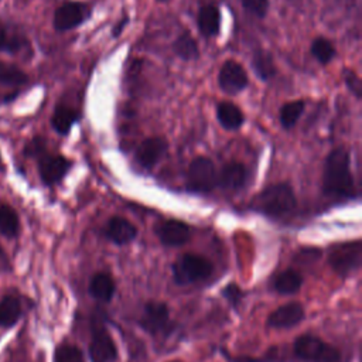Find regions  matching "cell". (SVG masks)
Wrapping results in <instances>:
<instances>
[{
	"mask_svg": "<svg viewBox=\"0 0 362 362\" xmlns=\"http://www.w3.org/2000/svg\"><path fill=\"white\" fill-rule=\"evenodd\" d=\"M323 191L326 196L334 198L352 200L356 197L349 153L347 149L337 148L326 157L323 168Z\"/></svg>",
	"mask_w": 362,
	"mask_h": 362,
	"instance_id": "6da1fadb",
	"label": "cell"
},
{
	"mask_svg": "<svg viewBox=\"0 0 362 362\" xmlns=\"http://www.w3.org/2000/svg\"><path fill=\"white\" fill-rule=\"evenodd\" d=\"M297 200L288 183L272 184L253 197L249 207L252 211L270 218H283L296 210Z\"/></svg>",
	"mask_w": 362,
	"mask_h": 362,
	"instance_id": "7a4b0ae2",
	"label": "cell"
},
{
	"mask_svg": "<svg viewBox=\"0 0 362 362\" xmlns=\"http://www.w3.org/2000/svg\"><path fill=\"white\" fill-rule=\"evenodd\" d=\"M212 272L214 266L208 259L193 253L183 255L173 265L174 281L178 285H191L205 281L212 275Z\"/></svg>",
	"mask_w": 362,
	"mask_h": 362,
	"instance_id": "3957f363",
	"label": "cell"
},
{
	"mask_svg": "<svg viewBox=\"0 0 362 362\" xmlns=\"http://www.w3.org/2000/svg\"><path fill=\"white\" fill-rule=\"evenodd\" d=\"M294 354L304 362H341V354L336 347L308 334L296 340Z\"/></svg>",
	"mask_w": 362,
	"mask_h": 362,
	"instance_id": "277c9868",
	"label": "cell"
},
{
	"mask_svg": "<svg viewBox=\"0 0 362 362\" xmlns=\"http://www.w3.org/2000/svg\"><path fill=\"white\" fill-rule=\"evenodd\" d=\"M217 187V168L214 162L205 156L191 160L187 170V189L191 193L207 194Z\"/></svg>",
	"mask_w": 362,
	"mask_h": 362,
	"instance_id": "5b68a950",
	"label": "cell"
},
{
	"mask_svg": "<svg viewBox=\"0 0 362 362\" xmlns=\"http://www.w3.org/2000/svg\"><path fill=\"white\" fill-rule=\"evenodd\" d=\"M331 267L340 276H348L358 270L362 260L361 241L345 242L334 246L329 256Z\"/></svg>",
	"mask_w": 362,
	"mask_h": 362,
	"instance_id": "8992f818",
	"label": "cell"
},
{
	"mask_svg": "<svg viewBox=\"0 0 362 362\" xmlns=\"http://www.w3.org/2000/svg\"><path fill=\"white\" fill-rule=\"evenodd\" d=\"M90 15H93V8L89 5L81 2H67L56 10L53 24L57 31H68L85 23Z\"/></svg>",
	"mask_w": 362,
	"mask_h": 362,
	"instance_id": "52a82bcc",
	"label": "cell"
},
{
	"mask_svg": "<svg viewBox=\"0 0 362 362\" xmlns=\"http://www.w3.org/2000/svg\"><path fill=\"white\" fill-rule=\"evenodd\" d=\"M218 85L225 94L235 95L248 88L249 78L245 68L239 63L228 60L223 63V65L219 70Z\"/></svg>",
	"mask_w": 362,
	"mask_h": 362,
	"instance_id": "ba28073f",
	"label": "cell"
},
{
	"mask_svg": "<svg viewBox=\"0 0 362 362\" xmlns=\"http://www.w3.org/2000/svg\"><path fill=\"white\" fill-rule=\"evenodd\" d=\"M141 326L152 336H159L168 331L170 327V311L164 303L149 301L145 304Z\"/></svg>",
	"mask_w": 362,
	"mask_h": 362,
	"instance_id": "9c48e42d",
	"label": "cell"
},
{
	"mask_svg": "<svg viewBox=\"0 0 362 362\" xmlns=\"http://www.w3.org/2000/svg\"><path fill=\"white\" fill-rule=\"evenodd\" d=\"M72 163L60 155H42L38 163V171L45 186H54L65 177Z\"/></svg>",
	"mask_w": 362,
	"mask_h": 362,
	"instance_id": "30bf717a",
	"label": "cell"
},
{
	"mask_svg": "<svg viewBox=\"0 0 362 362\" xmlns=\"http://www.w3.org/2000/svg\"><path fill=\"white\" fill-rule=\"evenodd\" d=\"M89 356L93 362H113L118 358V348L111 334L104 326L93 330V340L89 344Z\"/></svg>",
	"mask_w": 362,
	"mask_h": 362,
	"instance_id": "8fae6325",
	"label": "cell"
},
{
	"mask_svg": "<svg viewBox=\"0 0 362 362\" xmlns=\"http://www.w3.org/2000/svg\"><path fill=\"white\" fill-rule=\"evenodd\" d=\"M167 150H168L167 141L164 138L155 136V138L145 139L138 146V149H136V153H134V159L145 170H152L166 156Z\"/></svg>",
	"mask_w": 362,
	"mask_h": 362,
	"instance_id": "7c38bea8",
	"label": "cell"
},
{
	"mask_svg": "<svg viewBox=\"0 0 362 362\" xmlns=\"http://www.w3.org/2000/svg\"><path fill=\"white\" fill-rule=\"evenodd\" d=\"M156 234L160 242L166 246L186 245L191 238L190 226L178 219H167L156 226Z\"/></svg>",
	"mask_w": 362,
	"mask_h": 362,
	"instance_id": "4fadbf2b",
	"label": "cell"
},
{
	"mask_svg": "<svg viewBox=\"0 0 362 362\" xmlns=\"http://www.w3.org/2000/svg\"><path fill=\"white\" fill-rule=\"evenodd\" d=\"M248 181V168L239 162H230L222 166L217 174V187L228 191L241 190Z\"/></svg>",
	"mask_w": 362,
	"mask_h": 362,
	"instance_id": "5bb4252c",
	"label": "cell"
},
{
	"mask_svg": "<svg viewBox=\"0 0 362 362\" xmlns=\"http://www.w3.org/2000/svg\"><path fill=\"white\" fill-rule=\"evenodd\" d=\"M304 308L300 303H288L269 315L267 326L272 329H290L304 320Z\"/></svg>",
	"mask_w": 362,
	"mask_h": 362,
	"instance_id": "9a60e30c",
	"label": "cell"
},
{
	"mask_svg": "<svg viewBox=\"0 0 362 362\" xmlns=\"http://www.w3.org/2000/svg\"><path fill=\"white\" fill-rule=\"evenodd\" d=\"M105 235L116 245H127L138 237V228L123 217H113L107 223Z\"/></svg>",
	"mask_w": 362,
	"mask_h": 362,
	"instance_id": "2e32d148",
	"label": "cell"
},
{
	"mask_svg": "<svg viewBox=\"0 0 362 362\" xmlns=\"http://www.w3.org/2000/svg\"><path fill=\"white\" fill-rule=\"evenodd\" d=\"M27 49L29 41L19 30L0 24V52L17 56Z\"/></svg>",
	"mask_w": 362,
	"mask_h": 362,
	"instance_id": "e0dca14e",
	"label": "cell"
},
{
	"mask_svg": "<svg viewBox=\"0 0 362 362\" xmlns=\"http://www.w3.org/2000/svg\"><path fill=\"white\" fill-rule=\"evenodd\" d=\"M217 119L223 129L238 130L245 122V115L238 105L223 101L217 105Z\"/></svg>",
	"mask_w": 362,
	"mask_h": 362,
	"instance_id": "ac0fdd59",
	"label": "cell"
},
{
	"mask_svg": "<svg viewBox=\"0 0 362 362\" xmlns=\"http://www.w3.org/2000/svg\"><path fill=\"white\" fill-rule=\"evenodd\" d=\"M198 29L204 37H214L221 29V12L215 5L201 6L198 12Z\"/></svg>",
	"mask_w": 362,
	"mask_h": 362,
	"instance_id": "d6986e66",
	"label": "cell"
},
{
	"mask_svg": "<svg viewBox=\"0 0 362 362\" xmlns=\"http://www.w3.org/2000/svg\"><path fill=\"white\" fill-rule=\"evenodd\" d=\"M251 64L256 77L262 81H269L270 78H274L276 75V65L274 61V56H272L270 52L267 50L263 49L256 50L252 56Z\"/></svg>",
	"mask_w": 362,
	"mask_h": 362,
	"instance_id": "ffe728a7",
	"label": "cell"
},
{
	"mask_svg": "<svg viewBox=\"0 0 362 362\" xmlns=\"http://www.w3.org/2000/svg\"><path fill=\"white\" fill-rule=\"evenodd\" d=\"M173 52L174 54L184 60V61H194L200 57V49H198V44L194 40V37L189 33L184 31L181 33L173 42Z\"/></svg>",
	"mask_w": 362,
	"mask_h": 362,
	"instance_id": "44dd1931",
	"label": "cell"
},
{
	"mask_svg": "<svg viewBox=\"0 0 362 362\" xmlns=\"http://www.w3.org/2000/svg\"><path fill=\"white\" fill-rule=\"evenodd\" d=\"M116 286L108 274H97L89 283V294L100 301H109L115 294Z\"/></svg>",
	"mask_w": 362,
	"mask_h": 362,
	"instance_id": "7402d4cb",
	"label": "cell"
},
{
	"mask_svg": "<svg viewBox=\"0 0 362 362\" xmlns=\"http://www.w3.org/2000/svg\"><path fill=\"white\" fill-rule=\"evenodd\" d=\"M79 113L65 105H58L54 109V113L52 116V125L53 129L60 134H68L74 123L78 120Z\"/></svg>",
	"mask_w": 362,
	"mask_h": 362,
	"instance_id": "603a6c76",
	"label": "cell"
},
{
	"mask_svg": "<svg viewBox=\"0 0 362 362\" xmlns=\"http://www.w3.org/2000/svg\"><path fill=\"white\" fill-rule=\"evenodd\" d=\"M20 231L17 212L9 204H0V234L6 238H16Z\"/></svg>",
	"mask_w": 362,
	"mask_h": 362,
	"instance_id": "cb8c5ba5",
	"label": "cell"
},
{
	"mask_svg": "<svg viewBox=\"0 0 362 362\" xmlns=\"http://www.w3.org/2000/svg\"><path fill=\"white\" fill-rule=\"evenodd\" d=\"M22 315V304L20 301L13 297L8 296L0 301V327L9 329L15 326Z\"/></svg>",
	"mask_w": 362,
	"mask_h": 362,
	"instance_id": "d4e9b609",
	"label": "cell"
},
{
	"mask_svg": "<svg viewBox=\"0 0 362 362\" xmlns=\"http://www.w3.org/2000/svg\"><path fill=\"white\" fill-rule=\"evenodd\" d=\"M303 285V278L299 272L288 269L276 278L275 289L281 294H294L300 290Z\"/></svg>",
	"mask_w": 362,
	"mask_h": 362,
	"instance_id": "484cf974",
	"label": "cell"
},
{
	"mask_svg": "<svg viewBox=\"0 0 362 362\" xmlns=\"http://www.w3.org/2000/svg\"><path fill=\"white\" fill-rule=\"evenodd\" d=\"M310 52H311V56L323 65L330 64L334 60V57L337 56V52H336L333 42L324 37L314 38V41L311 42Z\"/></svg>",
	"mask_w": 362,
	"mask_h": 362,
	"instance_id": "4316f807",
	"label": "cell"
},
{
	"mask_svg": "<svg viewBox=\"0 0 362 362\" xmlns=\"http://www.w3.org/2000/svg\"><path fill=\"white\" fill-rule=\"evenodd\" d=\"M304 108H306V104H304L303 100H297V101H292V102L285 104L281 108V113H279V119H281L282 126L286 130L294 127V125L301 118Z\"/></svg>",
	"mask_w": 362,
	"mask_h": 362,
	"instance_id": "83f0119b",
	"label": "cell"
},
{
	"mask_svg": "<svg viewBox=\"0 0 362 362\" xmlns=\"http://www.w3.org/2000/svg\"><path fill=\"white\" fill-rule=\"evenodd\" d=\"M29 81L27 74L17 65L0 61V84L20 86Z\"/></svg>",
	"mask_w": 362,
	"mask_h": 362,
	"instance_id": "f1b7e54d",
	"label": "cell"
},
{
	"mask_svg": "<svg viewBox=\"0 0 362 362\" xmlns=\"http://www.w3.org/2000/svg\"><path fill=\"white\" fill-rule=\"evenodd\" d=\"M54 362H85L82 351L71 344H61L54 354Z\"/></svg>",
	"mask_w": 362,
	"mask_h": 362,
	"instance_id": "f546056e",
	"label": "cell"
},
{
	"mask_svg": "<svg viewBox=\"0 0 362 362\" xmlns=\"http://www.w3.org/2000/svg\"><path fill=\"white\" fill-rule=\"evenodd\" d=\"M242 6L251 15L263 19L269 10V0H242Z\"/></svg>",
	"mask_w": 362,
	"mask_h": 362,
	"instance_id": "4dcf8cb0",
	"label": "cell"
},
{
	"mask_svg": "<svg viewBox=\"0 0 362 362\" xmlns=\"http://www.w3.org/2000/svg\"><path fill=\"white\" fill-rule=\"evenodd\" d=\"M344 79H345L347 88L351 90V94L356 100H361V97H362V82H361V78L354 71H348L347 70L345 75H344Z\"/></svg>",
	"mask_w": 362,
	"mask_h": 362,
	"instance_id": "1f68e13d",
	"label": "cell"
},
{
	"mask_svg": "<svg viewBox=\"0 0 362 362\" xmlns=\"http://www.w3.org/2000/svg\"><path fill=\"white\" fill-rule=\"evenodd\" d=\"M223 297L228 300L233 306H239V303H241V300H242V297H244V293H242V290H241V288L239 286H237L235 283H233V285H230V286H226L225 289H223Z\"/></svg>",
	"mask_w": 362,
	"mask_h": 362,
	"instance_id": "d6a6232c",
	"label": "cell"
},
{
	"mask_svg": "<svg viewBox=\"0 0 362 362\" xmlns=\"http://www.w3.org/2000/svg\"><path fill=\"white\" fill-rule=\"evenodd\" d=\"M26 155L27 156H37V155H42L44 153V141L42 139H34L31 141L27 146H26Z\"/></svg>",
	"mask_w": 362,
	"mask_h": 362,
	"instance_id": "836d02e7",
	"label": "cell"
},
{
	"mask_svg": "<svg viewBox=\"0 0 362 362\" xmlns=\"http://www.w3.org/2000/svg\"><path fill=\"white\" fill-rule=\"evenodd\" d=\"M127 22H129V19H127V16H125L115 27H113V30H112V36L113 37H118L120 33H122V30H123V27L127 24Z\"/></svg>",
	"mask_w": 362,
	"mask_h": 362,
	"instance_id": "e575fe53",
	"label": "cell"
},
{
	"mask_svg": "<svg viewBox=\"0 0 362 362\" xmlns=\"http://www.w3.org/2000/svg\"><path fill=\"white\" fill-rule=\"evenodd\" d=\"M157 2H160V3H166V2H170V0H157Z\"/></svg>",
	"mask_w": 362,
	"mask_h": 362,
	"instance_id": "d590c367",
	"label": "cell"
},
{
	"mask_svg": "<svg viewBox=\"0 0 362 362\" xmlns=\"http://www.w3.org/2000/svg\"><path fill=\"white\" fill-rule=\"evenodd\" d=\"M3 255V251H2V246H0V256H2Z\"/></svg>",
	"mask_w": 362,
	"mask_h": 362,
	"instance_id": "8d00e7d4",
	"label": "cell"
},
{
	"mask_svg": "<svg viewBox=\"0 0 362 362\" xmlns=\"http://www.w3.org/2000/svg\"><path fill=\"white\" fill-rule=\"evenodd\" d=\"M170 362H181V361H170Z\"/></svg>",
	"mask_w": 362,
	"mask_h": 362,
	"instance_id": "74e56055",
	"label": "cell"
},
{
	"mask_svg": "<svg viewBox=\"0 0 362 362\" xmlns=\"http://www.w3.org/2000/svg\"><path fill=\"white\" fill-rule=\"evenodd\" d=\"M0 167H2V160H0Z\"/></svg>",
	"mask_w": 362,
	"mask_h": 362,
	"instance_id": "f35d334b",
	"label": "cell"
}]
</instances>
